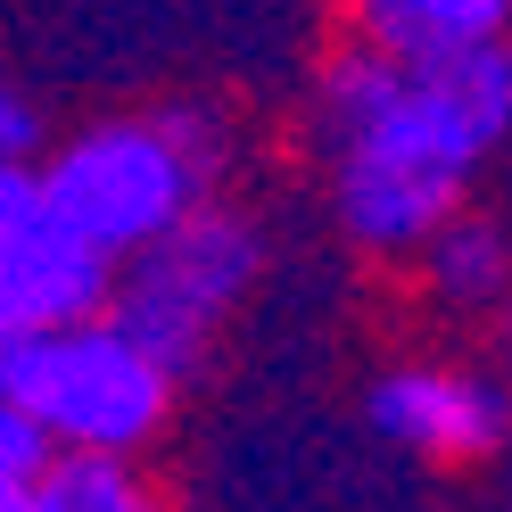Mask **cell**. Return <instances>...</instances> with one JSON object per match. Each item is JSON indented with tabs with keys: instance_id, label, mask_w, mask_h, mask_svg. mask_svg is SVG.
<instances>
[{
	"instance_id": "obj_1",
	"label": "cell",
	"mask_w": 512,
	"mask_h": 512,
	"mask_svg": "<svg viewBox=\"0 0 512 512\" xmlns=\"http://www.w3.org/2000/svg\"><path fill=\"white\" fill-rule=\"evenodd\" d=\"M331 207L372 256H422L463 215L471 174L512 133L504 42L463 58H397L356 42L323 75Z\"/></svg>"
},
{
	"instance_id": "obj_2",
	"label": "cell",
	"mask_w": 512,
	"mask_h": 512,
	"mask_svg": "<svg viewBox=\"0 0 512 512\" xmlns=\"http://www.w3.org/2000/svg\"><path fill=\"white\" fill-rule=\"evenodd\" d=\"M174 380L182 372L108 306L25 331L0 364V389L25 405V422L50 438V455H124V463L166 430Z\"/></svg>"
},
{
	"instance_id": "obj_3",
	"label": "cell",
	"mask_w": 512,
	"mask_h": 512,
	"mask_svg": "<svg viewBox=\"0 0 512 512\" xmlns=\"http://www.w3.org/2000/svg\"><path fill=\"white\" fill-rule=\"evenodd\" d=\"M50 207L75 223V232L124 265L149 240H166L174 223H190L207 207V149L190 116H116L91 124L42 166Z\"/></svg>"
},
{
	"instance_id": "obj_4",
	"label": "cell",
	"mask_w": 512,
	"mask_h": 512,
	"mask_svg": "<svg viewBox=\"0 0 512 512\" xmlns=\"http://www.w3.org/2000/svg\"><path fill=\"white\" fill-rule=\"evenodd\" d=\"M256 265H265V240H256L232 207H199L190 223H174L166 240H149L141 256L116 265L108 314L133 323L157 356L182 372V364H199L215 347L223 323H232V306L248 298Z\"/></svg>"
},
{
	"instance_id": "obj_5",
	"label": "cell",
	"mask_w": 512,
	"mask_h": 512,
	"mask_svg": "<svg viewBox=\"0 0 512 512\" xmlns=\"http://www.w3.org/2000/svg\"><path fill=\"white\" fill-rule=\"evenodd\" d=\"M504 397L463 364H397L372 389V430L430 463H479L504 446Z\"/></svg>"
},
{
	"instance_id": "obj_6",
	"label": "cell",
	"mask_w": 512,
	"mask_h": 512,
	"mask_svg": "<svg viewBox=\"0 0 512 512\" xmlns=\"http://www.w3.org/2000/svg\"><path fill=\"white\" fill-rule=\"evenodd\" d=\"M356 42L397 50V58H463L504 42L512 0H347Z\"/></svg>"
},
{
	"instance_id": "obj_7",
	"label": "cell",
	"mask_w": 512,
	"mask_h": 512,
	"mask_svg": "<svg viewBox=\"0 0 512 512\" xmlns=\"http://www.w3.org/2000/svg\"><path fill=\"white\" fill-rule=\"evenodd\" d=\"M422 273H430V298H438V306L479 314V306H496V298L512 290V240L496 232L488 215L463 207V215L422 248Z\"/></svg>"
},
{
	"instance_id": "obj_8",
	"label": "cell",
	"mask_w": 512,
	"mask_h": 512,
	"mask_svg": "<svg viewBox=\"0 0 512 512\" xmlns=\"http://www.w3.org/2000/svg\"><path fill=\"white\" fill-rule=\"evenodd\" d=\"M34 512H166L124 455H50L34 479Z\"/></svg>"
},
{
	"instance_id": "obj_9",
	"label": "cell",
	"mask_w": 512,
	"mask_h": 512,
	"mask_svg": "<svg viewBox=\"0 0 512 512\" xmlns=\"http://www.w3.org/2000/svg\"><path fill=\"white\" fill-rule=\"evenodd\" d=\"M50 471V438L25 422V405L0 389V488H34V479Z\"/></svg>"
},
{
	"instance_id": "obj_10",
	"label": "cell",
	"mask_w": 512,
	"mask_h": 512,
	"mask_svg": "<svg viewBox=\"0 0 512 512\" xmlns=\"http://www.w3.org/2000/svg\"><path fill=\"white\" fill-rule=\"evenodd\" d=\"M34 149H42V108L17 83H0V166H34Z\"/></svg>"
},
{
	"instance_id": "obj_11",
	"label": "cell",
	"mask_w": 512,
	"mask_h": 512,
	"mask_svg": "<svg viewBox=\"0 0 512 512\" xmlns=\"http://www.w3.org/2000/svg\"><path fill=\"white\" fill-rule=\"evenodd\" d=\"M0 512H34V488H0Z\"/></svg>"
}]
</instances>
